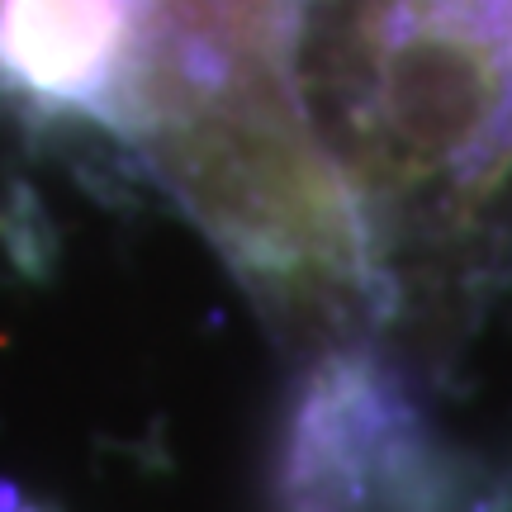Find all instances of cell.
I'll use <instances>...</instances> for the list:
<instances>
[{
  "instance_id": "1",
  "label": "cell",
  "mask_w": 512,
  "mask_h": 512,
  "mask_svg": "<svg viewBox=\"0 0 512 512\" xmlns=\"http://www.w3.org/2000/svg\"><path fill=\"white\" fill-rule=\"evenodd\" d=\"M280 91L370 238L512 200V0H294Z\"/></svg>"
},
{
  "instance_id": "2",
  "label": "cell",
  "mask_w": 512,
  "mask_h": 512,
  "mask_svg": "<svg viewBox=\"0 0 512 512\" xmlns=\"http://www.w3.org/2000/svg\"><path fill=\"white\" fill-rule=\"evenodd\" d=\"M280 512H432V460L394 380L361 356L313 370L280 451Z\"/></svg>"
},
{
  "instance_id": "3",
  "label": "cell",
  "mask_w": 512,
  "mask_h": 512,
  "mask_svg": "<svg viewBox=\"0 0 512 512\" xmlns=\"http://www.w3.org/2000/svg\"><path fill=\"white\" fill-rule=\"evenodd\" d=\"M5 5H15V0H0V10H5ZM114 5H124L128 15L143 24V34H147V81H152L157 67L181 48L185 38L214 29L228 10H238L242 0H114ZM147 81H143V91H147Z\"/></svg>"
}]
</instances>
